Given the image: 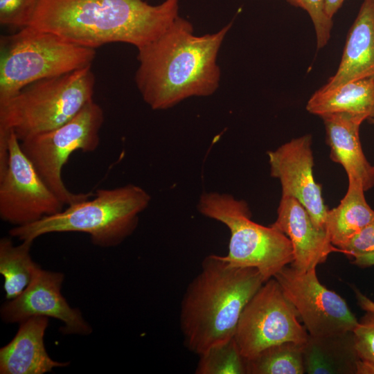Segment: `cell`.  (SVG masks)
Wrapping results in <instances>:
<instances>
[{"mask_svg": "<svg viewBox=\"0 0 374 374\" xmlns=\"http://www.w3.org/2000/svg\"><path fill=\"white\" fill-rule=\"evenodd\" d=\"M357 374H374V312H366L353 330Z\"/></svg>", "mask_w": 374, "mask_h": 374, "instance_id": "cell-24", "label": "cell"}, {"mask_svg": "<svg viewBox=\"0 0 374 374\" xmlns=\"http://www.w3.org/2000/svg\"><path fill=\"white\" fill-rule=\"evenodd\" d=\"M150 200L148 193L134 184L98 189L92 199L69 205L34 223L15 226L9 234L21 241H34L51 233L80 232L89 234L96 246L116 247L136 230L139 214Z\"/></svg>", "mask_w": 374, "mask_h": 374, "instance_id": "cell-5", "label": "cell"}, {"mask_svg": "<svg viewBox=\"0 0 374 374\" xmlns=\"http://www.w3.org/2000/svg\"><path fill=\"white\" fill-rule=\"evenodd\" d=\"M64 279L62 272L47 271L39 265L28 287L1 308V317L7 323H20L32 317L54 318L63 323L64 335H88L92 328L81 312L71 308L61 293Z\"/></svg>", "mask_w": 374, "mask_h": 374, "instance_id": "cell-12", "label": "cell"}, {"mask_svg": "<svg viewBox=\"0 0 374 374\" xmlns=\"http://www.w3.org/2000/svg\"><path fill=\"white\" fill-rule=\"evenodd\" d=\"M274 278L309 335L325 336L353 332L359 321L345 300L319 280L316 269L301 271L292 265L283 267Z\"/></svg>", "mask_w": 374, "mask_h": 374, "instance_id": "cell-11", "label": "cell"}, {"mask_svg": "<svg viewBox=\"0 0 374 374\" xmlns=\"http://www.w3.org/2000/svg\"><path fill=\"white\" fill-rule=\"evenodd\" d=\"M306 109L319 116L344 112L368 120L374 116V77L350 81L332 89L320 88L308 101Z\"/></svg>", "mask_w": 374, "mask_h": 374, "instance_id": "cell-19", "label": "cell"}, {"mask_svg": "<svg viewBox=\"0 0 374 374\" xmlns=\"http://www.w3.org/2000/svg\"><path fill=\"white\" fill-rule=\"evenodd\" d=\"M95 76L91 66L33 82L0 105V162L8 159V139L19 140L55 129L93 100Z\"/></svg>", "mask_w": 374, "mask_h": 374, "instance_id": "cell-4", "label": "cell"}, {"mask_svg": "<svg viewBox=\"0 0 374 374\" xmlns=\"http://www.w3.org/2000/svg\"><path fill=\"white\" fill-rule=\"evenodd\" d=\"M232 24L197 36L178 16L157 39L137 48L136 87L152 109L171 108L193 96H208L219 87L218 52Z\"/></svg>", "mask_w": 374, "mask_h": 374, "instance_id": "cell-1", "label": "cell"}, {"mask_svg": "<svg viewBox=\"0 0 374 374\" xmlns=\"http://www.w3.org/2000/svg\"><path fill=\"white\" fill-rule=\"evenodd\" d=\"M196 374H245L247 359L234 339L214 346L199 355Z\"/></svg>", "mask_w": 374, "mask_h": 374, "instance_id": "cell-23", "label": "cell"}, {"mask_svg": "<svg viewBox=\"0 0 374 374\" xmlns=\"http://www.w3.org/2000/svg\"><path fill=\"white\" fill-rule=\"evenodd\" d=\"M46 317H32L19 323L12 339L0 349L1 374H44L67 366L48 355L44 342Z\"/></svg>", "mask_w": 374, "mask_h": 374, "instance_id": "cell-15", "label": "cell"}, {"mask_svg": "<svg viewBox=\"0 0 374 374\" xmlns=\"http://www.w3.org/2000/svg\"><path fill=\"white\" fill-rule=\"evenodd\" d=\"M345 0H325V11L330 19L339 10Z\"/></svg>", "mask_w": 374, "mask_h": 374, "instance_id": "cell-30", "label": "cell"}, {"mask_svg": "<svg viewBox=\"0 0 374 374\" xmlns=\"http://www.w3.org/2000/svg\"><path fill=\"white\" fill-rule=\"evenodd\" d=\"M297 8L305 10L314 24L317 48H323L328 42L333 25L332 19L325 11V0H287Z\"/></svg>", "mask_w": 374, "mask_h": 374, "instance_id": "cell-25", "label": "cell"}, {"mask_svg": "<svg viewBox=\"0 0 374 374\" xmlns=\"http://www.w3.org/2000/svg\"><path fill=\"white\" fill-rule=\"evenodd\" d=\"M265 282L254 267L231 265L224 256L205 257L181 302L179 326L186 348L199 356L233 338L244 307Z\"/></svg>", "mask_w": 374, "mask_h": 374, "instance_id": "cell-3", "label": "cell"}, {"mask_svg": "<svg viewBox=\"0 0 374 374\" xmlns=\"http://www.w3.org/2000/svg\"><path fill=\"white\" fill-rule=\"evenodd\" d=\"M358 305L366 312H374V301L363 294L359 290L354 289Z\"/></svg>", "mask_w": 374, "mask_h": 374, "instance_id": "cell-29", "label": "cell"}, {"mask_svg": "<svg viewBox=\"0 0 374 374\" xmlns=\"http://www.w3.org/2000/svg\"><path fill=\"white\" fill-rule=\"evenodd\" d=\"M305 373H357L358 357L353 332L325 336L309 335L303 348Z\"/></svg>", "mask_w": 374, "mask_h": 374, "instance_id": "cell-18", "label": "cell"}, {"mask_svg": "<svg viewBox=\"0 0 374 374\" xmlns=\"http://www.w3.org/2000/svg\"><path fill=\"white\" fill-rule=\"evenodd\" d=\"M368 122L373 125H374V116L368 119ZM373 169H374V166H373Z\"/></svg>", "mask_w": 374, "mask_h": 374, "instance_id": "cell-31", "label": "cell"}, {"mask_svg": "<svg viewBox=\"0 0 374 374\" xmlns=\"http://www.w3.org/2000/svg\"><path fill=\"white\" fill-rule=\"evenodd\" d=\"M374 77V0H364L351 26L337 72L321 88Z\"/></svg>", "mask_w": 374, "mask_h": 374, "instance_id": "cell-17", "label": "cell"}, {"mask_svg": "<svg viewBox=\"0 0 374 374\" xmlns=\"http://www.w3.org/2000/svg\"><path fill=\"white\" fill-rule=\"evenodd\" d=\"M304 344L284 342L247 359V374H303Z\"/></svg>", "mask_w": 374, "mask_h": 374, "instance_id": "cell-22", "label": "cell"}, {"mask_svg": "<svg viewBox=\"0 0 374 374\" xmlns=\"http://www.w3.org/2000/svg\"><path fill=\"white\" fill-rule=\"evenodd\" d=\"M298 314L273 277L264 283L244 307L234 339L249 359L263 350L284 342L305 344L309 334Z\"/></svg>", "mask_w": 374, "mask_h": 374, "instance_id": "cell-9", "label": "cell"}, {"mask_svg": "<svg viewBox=\"0 0 374 374\" xmlns=\"http://www.w3.org/2000/svg\"><path fill=\"white\" fill-rule=\"evenodd\" d=\"M197 210L229 229V251L224 258L231 265L254 267L267 281L293 262L288 237L272 225L265 226L251 220L244 200L225 193L204 192L199 199Z\"/></svg>", "mask_w": 374, "mask_h": 374, "instance_id": "cell-7", "label": "cell"}, {"mask_svg": "<svg viewBox=\"0 0 374 374\" xmlns=\"http://www.w3.org/2000/svg\"><path fill=\"white\" fill-rule=\"evenodd\" d=\"M364 192L360 181L348 178L345 196L337 207L328 211L325 230L331 243L341 249L374 218Z\"/></svg>", "mask_w": 374, "mask_h": 374, "instance_id": "cell-20", "label": "cell"}, {"mask_svg": "<svg viewBox=\"0 0 374 374\" xmlns=\"http://www.w3.org/2000/svg\"><path fill=\"white\" fill-rule=\"evenodd\" d=\"M33 242L26 240L15 246L10 238L3 237L0 240V274L4 278L3 288L7 300L13 299L22 293L39 266L30 253Z\"/></svg>", "mask_w": 374, "mask_h": 374, "instance_id": "cell-21", "label": "cell"}, {"mask_svg": "<svg viewBox=\"0 0 374 374\" xmlns=\"http://www.w3.org/2000/svg\"><path fill=\"white\" fill-rule=\"evenodd\" d=\"M95 48L32 26L0 39V105L28 84L91 66Z\"/></svg>", "mask_w": 374, "mask_h": 374, "instance_id": "cell-6", "label": "cell"}, {"mask_svg": "<svg viewBox=\"0 0 374 374\" xmlns=\"http://www.w3.org/2000/svg\"><path fill=\"white\" fill-rule=\"evenodd\" d=\"M277 218L271 224L290 239L294 253L291 265L305 271L316 269L330 253L344 251L334 246L326 230L317 228L301 204L291 197H281Z\"/></svg>", "mask_w": 374, "mask_h": 374, "instance_id": "cell-14", "label": "cell"}, {"mask_svg": "<svg viewBox=\"0 0 374 374\" xmlns=\"http://www.w3.org/2000/svg\"><path fill=\"white\" fill-rule=\"evenodd\" d=\"M104 120L103 108L91 100L62 125L20 141L24 153L64 204H76L93 195L91 193L70 191L64 184L62 170L73 152L97 149Z\"/></svg>", "mask_w": 374, "mask_h": 374, "instance_id": "cell-8", "label": "cell"}, {"mask_svg": "<svg viewBox=\"0 0 374 374\" xmlns=\"http://www.w3.org/2000/svg\"><path fill=\"white\" fill-rule=\"evenodd\" d=\"M311 145L312 136L306 134L292 139L274 151L267 152L270 175L279 179L281 197L298 200L314 225L325 230L329 209L323 199L321 186L314 178Z\"/></svg>", "mask_w": 374, "mask_h": 374, "instance_id": "cell-13", "label": "cell"}, {"mask_svg": "<svg viewBox=\"0 0 374 374\" xmlns=\"http://www.w3.org/2000/svg\"><path fill=\"white\" fill-rule=\"evenodd\" d=\"M341 249L351 258L374 251V218Z\"/></svg>", "mask_w": 374, "mask_h": 374, "instance_id": "cell-27", "label": "cell"}, {"mask_svg": "<svg viewBox=\"0 0 374 374\" xmlns=\"http://www.w3.org/2000/svg\"><path fill=\"white\" fill-rule=\"evenodd\" d=\"M326 141L332 161L341 164L348 178L362 182L365 191L374 186V169L367 161L361 145L359 127L363 118L348 113L323 115Z\"/></svg>", "mask_w": 374, "mask_h": 374, "instance_id": "cell-16", "label": "cell"}, {"mask_svg": "<svg viewBox=\"0 0 374 374\" xmlns=\"http://www.w3.org/2000/svg\"><path fill=\"white\" fill-rule=\"evenodd\" d=\"M353 259V264L360 267H367L374 265V251L357 256Z\"/></svg>", "mask_w": 374, "mask_h": 374, "instance_id": "cell-28", "label": "cell"}, {"mask_svg": "<svg viewBox=\"0 0 374 374\" xmlns=\"http://www.w3.org/2000/svg\"><path fill=\"white\" fill-rule=\"evenodd\" d=\"M28 26L84 46L123 42L142 47L179 16V0L152 6L145 0H36Z\"/></svg>", "mask_w": 374, "mask_h": 374, "instance_id": "cell-2", "label": "cell"}, {"mask_svg": "<svg viewBox=\"0 0 374 374\" xmlns=\"http://www.w3.org/2000/svg\"><path fill=\"white\" fill-rule=\"evenodd\" d=\"M36 5V0H0L1 24L20 29L28 26Z\"/></svg>", "mask_w": 374, "mask_h": 374, "instance_id": "cell-26", "label": "cell"}, {"mask_svg": "<svg viewBox=\"0 0 374 374\" xmlns=\"http://www.w3.org/2000/svg\"><path fill=\"white\" fill-rule=\"evenodd\" d=\"M8 154L7 168L0 176L1 220L19 226L61 212L64 203L39 176L13 131Z\"/></svg>", "mask_w": 374, "mask_h": 374, "instance_id": "cell-10", "label": "cell"}]
</instances>
